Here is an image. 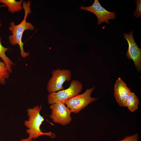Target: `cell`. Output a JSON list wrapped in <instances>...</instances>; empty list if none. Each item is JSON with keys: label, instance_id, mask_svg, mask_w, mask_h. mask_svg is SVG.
<instances>
[{"label": "cell", "instance_id": "1", "mask_svg": "<svg viewBox=\"0 0 141 141\" xmlns=\"http://www.w3.org/2000/svg\"><path fill=\"white\" fill-rule=\"evenodd\" d=\"M31 2L28 1L27 3L24 2L23 8L25 10V16L22 21L19 24L16 25L14 22L10 23V26L9 28V30L11 31L12 35H10L9 39L10 43L13 45L17 44L19 45L20 50L21 57L25 58L30 54L29 52H25L24 49V44L22 42V36L24 32L27 30H33L34 27L31 23L27 22L26 18L28 13L31 12L30 6Z\"/></svg>", "mask_w": 141, "mask_h": 141}, {"label": "cell", "instance_id": "2", "mask_svg": "<svg viewBox=\"0 0 141 141\" xmlns=\"http://www.w3.org/2000/svg\"><path fill=\"white\" fill-rule=\"evenodd\" d=\"M42 106L37 105L33 108H29L27 110L28 117L27 120L24 122L25 126L27 128L26 132L28 134V137L33 139H36L42 135H46L54 139L55 134L51 132H44L40 128V126L45 120L40 114Z\"/></svg>", "mask_w": 141, "mask_h": 141}, {"label": "cell", "instance_id": "3", "mask_svg": "<svg viewBox=\"0 0 141 141\" xmlns=\"http://www.w3.org/2000/svg\"><path fill=\"white\" fill-rule=\"evenodd\" d=\"M95 87L86 89L85 92L81 94H78L63 102L72 113L76 114L79 113L89 104L98 99V98L92 97L91 95Z\"/></svg>", "mask_w": 141, "mask_h": 141}, {"label": "cell", "instance_id": "4", "mask_svg": "<svg viewBox=\"0 0 141 141\" xmlns=\"http://www.w3.org/2000/svg\"><path fill=\"white\" fill-rule=\"evenodd\" d=\"M83 88L81 83L77 80H73L68 88L49 93L48 97V103L51 105L57 102H63L79 94Z\"/></svg>", "mask_w": 141, "mask_h": 141}, {"label": "cell", "instance_id": "5", "mask_svg": "<svg viewBox=\"0 0 141 141\" xmlns=\"http://www.w3.org/2000/svg\"><path fill=\"white\" fill-rule=\"evenodd\" d=\"M52 74V77L49 80L47 86L49 93L63 90V83L70 81L72 75L70 70L58 68L53 70Z\"/></svg>", "mask_w": 141, "mask_h": 141}, {"label": "cell", "instance_id": "6", "mask_svg": "<svg viewBox=\"0 0 141 141\" xmlns=\"http://www.w3.org/2000/svg\"><path fill=\"white\" fill-rule=\"evenodd\" d=\"M51 109L50 117L53 122L65 126L70 123L72 120L71 110L63 102H59L51 104L50 107Z\"/></svg>", "mask_w": 141, "mask_h": 141}, {"label": "cell", "instance_id": "7", "mask_svg": "<svg viewBox=\"0 0 141 141\" xmlns=\"http://www.w3.org/2000/svg\"><path fill=\"white\" fill-rule=\"evenodd\" d=\"M124 37L127 41L128 45L126 54L127 57L132 60L138 72L141 70V49L135 42L133 36V30L123 34Z\"/></svg>", "mask_w": 141, "mask_h": 141}, {"label": "cell", "instance_id": "8", "mask_svg": "<svg viewBox=\"0 0 141 141\" xmlns=\"http://www.w3.org/2000/svg\"><path fill=\"white\" fill-rule=\"evenodd\" d=\"M80 8L81 10L88 11L95 14L98 19V25L103 22L109 24V20L114 19L116 18L115 13L107 10L101 6L98 0H95L92 5L90 6L84 7L81 6Z\"/></svg>", "mask_w": 141, "mask_h": 141}, {"label": "cell", "instance_id": "9", "mask_svg": "<svg viewBox=\"0 0 141 141\" xmlns=\"http://www.w3.org/2000/svg\"><path fill=\"white\" fill-rule=\"evenodd\" d=\"M131 91V89L120 78H119L114 85V96L116 102L121 107H126V101Z\"/></svg>", "mask_w": 141, "mask_h": 141}, {"label": "cell", "instance_id": "10", "mask_svg": "<svg viewBox=\"0 0 141 141\" xmlns=\"http://www.w3.org/2000/svg\"><path fill=\"white\" fill-rule=\"evenodd\" d=\"M2 25L0 22V27ZM1 38H0V58L3 60L5 64L8 71L10 73L12 72V68L14 63L13 61L9 58L5 54L6 52L9 49L4 47L2 44Z\"/></svg>", "mask_w": 141, "mask_h": 141}, {"label": "cell", "instance_id": "11", "mask_svg": "<svg viewBox=\"0 0 141 141\" xmlns=\"http://www.w3.org/2000/svg\"><path fill=\"white\" fill-rule=\"evenodd\" d=\"M22 0L17 1L15 0H0V3L5 5L8 8V11L14 13L21 10L23 8L21 5Z\"/></svg>", "mask_w": 141, "mask_h": 141}, {"label": "cell", "instance_id": "12", "mask_svg": "<svg viewBox=\"0 0 141 141\" xmlns=\"http://www.w3.org/2000/svg\"><path fill=\"white\" fill-rule=\"evenodd\" d=\"M139 103L137 96L134 93L131 91L126 101V107L131 112H133L138 109Z\"/></svg>", "mask_w": 141, "mask_h": 141}, {"label": "cell", "instance_id": "13", "mask_svg": "<svg viewBox=\"0 0 141 141\" xmlns=\"http://www.w3.org/2000/svg\"><path fill=\"white\" fill-rule=\"evenodd\" d=\"M10 73L4 63L0 61V84L4 85L9 77Z\"/></svg>", "mask_w": 141, "mask_h": 141}, {"label": "cell", "instance_id": "14", "mask_svg": "<svg viewBox=\"0 0 141 141\" xmlns=\"http://www.w3.org/2000/svg\"><path fill=\"white\" fill-rule=\"evenodd\" d=\"M135 2L137 4V8L133 15L137 18H139L141 16V0H136Z\"/></svg>", "mask_w": 141, "mask_h": 141}, {"label": "cell", "instance_id": "15", "mask_svg": "<svg viewBox=\"0 0 141 141\" xmlns=\"http://www.w3.org/2000/svg\"><path fill=\"white\" fill-rule=\"evenodd\" d=\"M139 136L137 134H135L131 136H127L125 137L124 139L119 141H138Z\"/></svg>", "mask_w": 141, "mask_h": 141}, {"label": "cell", "instance_id": "16", "mask_svg": "<svg viewBox=\"0 0 141 141\" xmlns=\"http://www.w3.org/2000/svg\"><path fill=\"white\" fill-rule=\"evenodd\" d=\"M20 141H33V140L32 139L28 137V138H26L22 139Z\"/></svg>", "mask_w": 141, "mask_h": 141}, {"label": "cell", "instance_id": "17", "mask_svg": "<svg viewBox=\"0 0 141 141\" xmlns=\"http://www.w3.org/2000/svg\"><path fill=\"white\" fill-rule=\"evenodd\" d=\"M6 6H7L5 5V4H4L3 5H0V7H6Z\"/></svg>", "mask_w": 141, "mask_h": 141}]
</instances>
